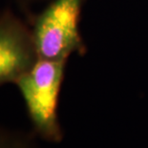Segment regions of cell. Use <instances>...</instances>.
<instances>
[{
  "mask_svg": "<svg viewBox=\"0 0 148 148\" xmlns=\"http://www.w3.org/2000/svg\"><path fill=\"white\" fill-rule=\"evenodd\" d=\"M66 62L38 58L14 83L24 100L34 134L53 143L63 140L58 109Z\"/></svg>",
  "mask_w": 148,
  "mask_h": 148,
  "instance_id": "cell-1",
  "label": "cell"
},
{
  "mask_svg": "<svg viewBox=\"0 0 148 148\" xmlns=\"http://www.w3.org/2000/svg\"><path fill=\"white\" fill-rule=\"evenodd\" d=\"M38 59L32 30L10 10L0 14V86L14 84Z\"/></svg>",
  "mask_w": 148,
  "mask_h": 148,
  "instance_id": "cell-3",
  "label": "cell"
},
{
  "mask_svg": "<svg viewBox=\"0 0 148 148\" xmlns=\"http://www.w3.org/2000/svg\"><path fill=\"white\" fill-rule=\"evenodd\" d=\"M84 0H53L37 15L32 34L38 58L67 60L86 51L79 23Z\"/></svg>",
  "mask_w": 148,
  "mask_h": 148,
  "instance_id": "cell-2",
  "label": "cell"
},
{
  "mask_svg": "<svg viewBox=\"0 0 148 148\" xmlns=\"http://www.w3.org/2000/svg\"><path fill=\"white\" fill-rule=\"evenodd\" d=\"M23 1H36V0H23Z\"/></svg>",
  "mask_w": 148,
  "mask_h": 148,
  "instance_id": "cell-5",
  "label": "cell"
},
{
  "mask_svg": "<svg viewBox=\"0 0 148 148\" xmlns=\"http://www.w3.org/2000/svg\"><path fill=\"white\" fill-rule=\"evenodd\" d=\"M0 148H36V144L29 135L0 125Z\"/></svg>",
  "mask_w": 148,
  "mask_h": 148,
  "instance_id": "cell-4",
  "label": "cell"
}]
</instances>
